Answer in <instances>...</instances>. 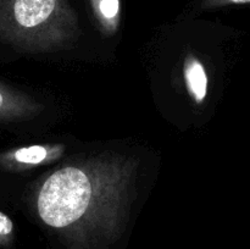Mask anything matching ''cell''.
Returning <instances> with one entry per match:
<instances>
[{"label": "cell", "instance_id": "7", "mask_svg": "<svg viewBox=\"0 0 250 249\" xmlns=\"http://www.w3.org/2000/svg\"><path fill=\"white\" fill-rule=\"evenodd\" d=\"M14 236V222L5 212L0 211V246L11 242Z\"/></svg>", "mask_w": 250, "mask_h": 249}, {"label": "cell", "instance_id": "2", "mask_svg": "<svg viewBox=\"0 0 250 249\" xmlns=\"http://www.w3.org/2000/svg\"><path fill=\"white\" fill-rule=\"evenodd\" d=\"M78 36L68 0H0V39L31 51L66 48Z\"/></svg>", "mask_w": 250, "mask_h": 249}, {"label": "cell", "instance_id": "4", "mask_svg": "<svg viewBox=\"0 0 250 249\" xmlns=\"http://www.w3.org/2000/svg\"><path fill=\"white\" fill-rule=\"evenodd\" d=\"M42 109L43 106L31 98L0 83V121L26 119Z\"/></svg>", "mask_w": 250, "mask_h": 249}, {"label": "cell", "instance_id": "1", "mask_svg": "<svg viewBox=\"0 0 250 249\" xmlns=\"http://www.w3.org/2000/svg\"><path fill=\"white\" fill-rule=\"evenodd\" d=\"M136 167L131 158L102 155L58 168L37 193L39 217L77 244L115 238L128 211Z\"/></svg>", "mask_w": 250, "mask_h": 249}, {"label": "cell", "instance_id": "6", "mask_svg": "<svg viewBox=\"0 0 250 249\" xmlns=\"http://www.w3.org/2000/svg\"><path fill=\"white\" fill-rule=\"evenodd\" d=\"M98 27L105 36L117 32L121 21V0H89Z\"/></svg>", "mask_w": 250, "mask_h": 249}, {"label": "cell", "instance_id": "3", "mask_svg": "<svg viewBox=\"0 0 250 249\" xmlns=\"http://www.w3.org/2000/svg\"><path fill=\"white\" fill-rule=\"evenodd\" d=\"M65 146L62 144H37L14 149L0 155V165L6 168H27L53 163L61 158Z\"/></svg>", "mask_w": 250, "mask_h": 249}, {"label": "cell", "instance_id": "5", "mask_svg": "<svg viewBox=\"0 0 250 249\" xmlns=\"http://www.w3.org/2000/svg\"><path fill=\"white\" fill-rule=\"evenodd\" d=\"M186 87L197 105H202L208 93V75L202 61L194 55H188L183 66Z\"/></svg>", "mask_w": 250, "mask_h": 249}, {"label": "cell", "instance_id": "8", "mask_svg": "<svg viewBox=\"0 0 250 249\" xmlns=\"http://www.w3.org/2000/svg\"><path fill=\"white\" fill-rule=\"evenodd\" d=\"M241 4H250V0H203L202 5L204 9H214V7Z\"/></svg>", "mask_w": 250, "mask_h": 249}]
</instances>
